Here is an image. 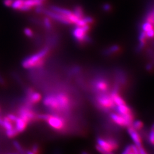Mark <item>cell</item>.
<instances>
[{"instance_id": "obj_1", "label": "cell", "mask_w": 154, "mask_h": 154, "mask_svg": "<svg viewBox=\"0 0 154 154\" xmlns=\"http://www.w3.org/2000/svg\"><path fill=\"white\" fill-rule=\"evenodd\" d=\"M43 103L51 112L58 114L70 112L72 107L70 96L65 92L47 94L44 98Z\"/></svg>"}, {"instance_id": "obj_2", "label": "cell", "mask_w": 154, "mask_h": 154, "mask_svg": "<svg viewBox=\"0 0 154 154\" xmlns=\"http://www.w3.org/2000/svg\"><path fill=\"white\" fill-rule=\"evenodd\" d=\"M49 53V49L48 47L43 48L37 53L25 58L22 61V66L26 69L39 68L44 65L46 58Z\"/></svg>"}, {"instance_id": "obj_3", "label": "cell", "mask_w": 154, "mask_h": 154, "mask_svg": "<svg viewBox=\"0 0 154 154\" xmlns=\"http://www.w3.org/2000/svg\"><path fill=\"white\" fill-rule=\"evenodd\" d=\"M94 101L96 106L103 111H109L116 107L110 94L107 93L97 94Z\"/></svg>"}, {"instance_id": "obj_4", "label": "cell", "mask_w": 154, "mask_h": 154, "mask_svg": "<svg viewBox=\"0 0 154 154\" xmlns=\"http://www.w3.org/2000/svg\"><path fill=\"white\" fill-rule=\"evenodd\" d=\"M45 121L52 129L58 131L65 130L67 126L66 119L58 114H48Z\"/></svg>"}, {"instance_id": "obj_5", "label": "cell", "mask_w": 154, "mask_h": 154, "mask_svg": "<svg viewBox=\"0 0 154 154\" xmlns=\"http://www.w3.org/2000/svg\"><path fill=\"white\" fill-rule=\"evenodd\" d=\"M17 116L26 122L28 124L38 120V115L32 110V107L24 105L18 111Z\"/></svg>"}, {"instance_id": "obj_6", "label": "cell", "mask_w": 154, "mask_h": 154, "mask_svg": "<svg viewBox=\"0 0 154 154\" xmlns=\"http://www.w3.org/2000/svg\"><path fill=\"white\" fill-rule=\"evenodd\" d=\"M90 28V25H86L84 26H77L72 32V34L74 38L76 39L78 42L80 44H83L85 42H88L90 41V38L88 35Z\"/></svg>"}, {"instance_id": "obj_7", "label": "cell", "mask_w": 154, "mask_h": 154, "mask_svg": "<svg viewBox=\"0 0 154 154\" xmlns=\"http://www.w3.org/2000/svg\"><path fill=\"white\" fill-rule=\"evenodd\" d=\"M42 99V96L38 92L35 91L32 88H28L26 91L25 98V105L32 107L38 103Z\"/></svg>"}, {"instance_id": "obj_8", "label": "cell", "mask_w": 154, "mask_h": 154, "mask_svg": "<svg viewBox=\"0 0 154 154\" xmlns=\"http://www.w3.org/2000/svg\"><path fill=\"white\" fill-rule=\"evenodd\" d=\"M94 91L97 94L107 93L110 86L107 80L103 78H98L94 81L93 85Z\"/></svg>"}, {"instance_id": "obj_9", "label": "cell", "mask_w": 154, "mask_h": 154, "mask_svg": "<svg viewBox=\"0 0 154 154\" xmlns=\"http://www.w3.org/2000/svg\"><path fill=\"white\" fill-rule=\"evenodd\" d=\"M46 0H23V5L21 11H28L34 8L42 6Z\"/></svg>"}, {"instance_id": "obj_10", "label": "cell", "mask_w": 154, "mask_h": 154, "mask_svg": "<svg viewBox=\"0 0 154 154\" xmlns=\"http://www.w3.org/2000/svg\"><path fill=\"white\" fill-rule=\"evenodd\" d=\"M110 119L113 123H114L117 126L121 127H128L130 126L128 123H127L126 120L123 116L115 112H111L110 114Z\"/></svg>"}, {"instance_id": "obj_11", "label": "cell", "mask_w": 154, "mask_h": 154, "mask_svg": "<svg viewBox=\"0 0 154 154\" xmlns=\"http://www.w3.org/2000/svg\"><path fill=\"white\" fill-rule=\"evenodd\" d=\"M127 132L135 145H136L137 147L142 146V139L137 130L134 128L132 126H130L127 127Z\"/></svg>"}, {"instance_id": "obj_12", "label": "cell", "mask_w": 154, "mask_h": 154, "mask_svg": "<svg viewBox=\"0 0 154 154\" xmlns=\"http://www.w3.org/2000/svg\"><path fill=\"white\" fill-rule=\"evenodd\" d=\"M97 144L103 149L106 153L114 151L113 148L106 138H102L100 137H98L97 138Z\"/></svg>"}, {"instance_id": "obj_13", "label": "cell", "mask_w": 154, "mask_h": 154, "mask_svg": "<svg viewBox=\"0 0 154 154\" xmlns=\"http://www.w3.org/2000/svg\"><path fill=\"white\" fill-rule=\"evenodd\" d=\"M114 109L116 111V112L123 116L134 114V112L132 111L131 108L127 104L120 106H116Z\"/></svg>"}, {"instance_id": "obj_14", "label": "cell", "mask_w": 154, "mask_h": 154, "mask_svg": "<svg viewBox=\"0 0 154 154\" xmlns=\"http://www.w3.org/2000/svg\"><path fill=\"white\" fill-rule=\"evenodd\" d=\"M13 123H14L15 128L16 129L17 131L18 132V133L23 132L25 130L28 125L26 122L23 121L18 116L17 117L16 121L13 122Z\"/></svg>"}, {"instance_id": "obj_15", "label": "cell", "mask_w": 154, "mask_h": 154, "mask_svg": "<svg viewBox=\"0 0 154 154\" xmlns=\"http://www.w3.org/2000/svg\"><path fill=\"white\" fill-rule=\"evenodd\" d=\"M2 127L6 131L11 130L14 128V123L8 118V116L3 118V124Z\"/></svg>"}, {"instance_id": "obj_16", "label": "cell", "mask_w": 154, "mask_h": 154, "mask_svg": "<svg viewBox=\"0 0 154 154\" xmlns=\"http://www.w3.org/2000/svg\"><path fill=\"white\" fill-rule=\"evenodd\" d=\"M134 128H135L137 131L142 130L144 127V124L143 122L140 121H135L133 122L132 125Z\"/></svg>"}, {"instance_id": "obj_17", "label": "cell", "mask_w": 154, "mask_h": 154, "mask_svg": "<svg viewBox=\"0 0 154 154\" xmlns=\"http://www.w3.org/2000/svg\"><path fill=\"white\" fill-rule=\"evenodd\" d=\"M73 13L80 18H82L83 17H84V12L82 8L80 6H75Z\"/></svg>"}, {"instance_id": "obj_18", "label": "cell", "mask_w": 154, "mask_h": 154, "mask_svg": "<svg viewBox=\"0 0 154 154\" xmlns=\"http://www.w3.org/2000/svg\"><path fill=\"white\" fill-rule=\"evenodd\" d=\"M44 26L47 30H51L53 28V23L49 18L45 17L44 20Z\"/></svg>"}, {"instance_id": "obj_19", "label": "cell", "mask_w": 154, "mask_h": 154, "mask_svg": "<svg viewBox=\"0 0 154 154\" xmlns=\"http://www.w3.org/2000/svg\"><path fill=\"white\" fill-rule=\"evenodd\" d=\"M18 134L19 133L17 131V130L15 128V127L14 128L11 129V130L6 131V135H7V137L8 138H14V137H16Z\"/></svg>"}, {"instance_id": "obj_20", "label": "cell", "mask_w": 154, "mask_h": 154, "mask_svg": "<svg viewBox=\"0 0 154 154\" xmlns=\"http://www.w3.org/2000/svg\"><path fill=\"white\" fill-rule=\"evenodd\" d=\"M154 28V25L149 22H145L142 26V29L144 32H146Z\"/></svg>"}, {"instance_id": "obj_21", "label": "cell", "mask_w": 154, "mask_h": 154, "mask_svg": "<svg viewBox=\"0 0 154 154\" xmlns=\"http://www.w3.org/2000/svg\"><path fill=\"white\" fill-rule=\"evenodd\" d=\"M148 140L149 143L154 146V129L151 128L148 134Z\"/></svg>"}, {"instance_id": "obj_22", "label": "cell", "mask_w": 154, "mask_h": 154, "mask_svg": "<svg viewBox=\"0 0 154 154\" xmlns=\"http://www.w3.org/2000/svg\"><path fill=\"white\" fill-rule=\"evenodd\" d=\"M24 33L27 37H30V38H32L34 36V33H33V30L30 28H25L24 29Z\"/></svg>"}, {"instance_id": "obj_23", "label": "cell", "mask_w": 154, "mask_h": 154, "mask_svg": "<svg viewBox=\"0 0 154 154\" xmlns=\"http://www.w3.org/2000/svg\"><path fill=\"white\" fill-rule=\"evenodd\" d=\"M146 35V37H149L150 38H152L154 37V28H152V29L149 30V31L146 32H144Z\"/></svg>"}, {"instance_id": "obj_24", "label": "cell", "mask_w": 154, "mask_h": 154, "mask_svg": "<svg viewBox=\"0 0 154 154\" xmlns=\"http://www.w3.org/2000/svg\"><path fill=\"white\" fill-rule=\"evenodd\" d=\"M32 151H33L34 153L36 154H39V151H40V149H39V147L37 144H34L31 149Z\"/></svg>"}, {"instance_id": "obj_25", "label": "cell", "mask_w": 154, "mask_h": 154, "mask_svg": "<svg viewBox=\"0 0 154 154\" xmlns=\"http://www.w3.org/2000/svg\"><path fill=\"white\" fill-rule=\"evenodd\" d=\"M13 1L14 0H3V3L7 7H11Z\"/></svg>"}, {"instance_id": "obj_26", "label": "cell", "mask_w": 154, "mask_h": 154, "mask_svg": "<svg viewBox=\"0 0 154 154\" xmlns=\"http://www.w3.org/2000/svg\"><path fill=\"white\" fill-rule=\"evenodd\" d=\"M138 150H139V154H148L147 151L145 150V149L143 147V146L138 147Z\"/></svg>"}, {"instance_id": "obj_27", "label": "cell", "mask_w": 154, "mask_h": 154, "mask_svg": "<svg viewBox=\"0 0 154 154\" xmlns=\"http://www.w3.org/2000/svg\"><path fill=\"white\" fill-rule=\"evenodd\" d=\"M0 84H1V85H4L5 84V81H4V80L3 79V78H2L1 76H0Z\"/></svg>"}, {"instance_id": "obj_28", "label": "cell", "mask_w": 154, "mask_h": 154, "mask_svg": "<svg viewBox=\"0 0 154 154\" xmlns=\"http://www.w3.org/2000/svg\"><path fill=\"white\" fill-rule=\"evenodd\" d=\"M26 154H36L34 153L32 150H28L26 151Z\"/></svg>"}, {"instance_id": "obj_29", "label": "cell", "mask_w": 154, "mask_h": 154, "mask_svg": "<svg viewBox=\"0 0 154 154\" xmlns=\"http://www.w3.org/2000/svg\"><path fill=\"white\" fill-rule=\"evenodd\" d=\"M104 9H105V10H106V11H109V10H110V6L106 5H105L104 6Z\"/></svg>"}, {"instance_id": "obj_30", "label": "cell", "mask_w": 154, "mask_h": 154, "mask_svg": "<svg viewBox=\"0 0 154 154\" xmlns=\"http://www.w3.org/2000/svg\"><path fill=\"white\" fill-rule=\"evenodd\" d=\"M2 124H3V118L0 116V126H2Z\"/></svg>"}, {"instance_id": "obj_31", "label": "cell", "mask_w": 154, "mask_h": 154, "mask_svg": "<svg viewBox=\"0 0 154 154\" xmlns=\"http://www.w3.org/2000/svg\"><path fill=\"white\" fill-rule=\"evenodd\" d=\"M5 154H20L18 152H9V153H6Z\"/></svg>"}, {"instance_id": "obj_32", "label": "cell", "mask_w": 154, "mask_h": 154, "mask_svg": "<svg viewBox=\"0 0 154 154\" xmlns=\"http://www.w3.org/2000/svg\"><path fill=\"white\" fill-rule=\"evenodd\" d=\"M81 154H90L88 153V152H87V151H82V152H81Z\"/></svg>"}, {"instance_id": "obj_33", "label": "cell", "mask_w": 154, "mask_h": 154, "mask_svg": "<svg viewBox=\"0 0 154 154\" xmlns=\"http://www.w3.org/2000/svg\"><path fill=\"white\" fill-rule=\"evenodd\" d=\"M113 154L112 152H107V153H106V154Z\"/></svg>"}, {"instance_id": "obj_34", "label": "cell", "mask_w": 154, "mask_h": 154, "mask_svg": "<svg viewBox=\"0 0 154 154\" xmlns=\"http://www.w3.org/2000/svg\"><path fill=\"white\" fill-rule=\"evenodd\" d=\"M151 128H152V129H154V124L152 125V127H151Z\"/></svg>"}]
</instances>
